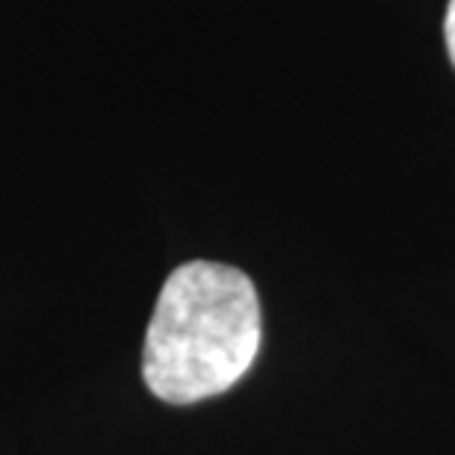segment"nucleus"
Masks as SVG:
<instances>
[{
	"label": "nucleus",
	"mask_w": 455,
	"mask_h": 455,
	"mask_svg": "<svg viewBox=\"0 0 455 455\" xmlns=\"http://www.w3.org/2000/svg\"><path fill=\"white\" fill-rule=\"evenodd\" d=\"M260 302L243 269L189 260L163 284L142 349V379L169 405L234 387L258 358Z\"/></svg>",
	"instance_id": "1"
},
{
	"label": "nucleus",
	"mask_w": 455,
	"mask_h": 455,
	"mask_svg": "<svg viewBox=\"0 0 455 455\" xmlns=\"http://www.w3.org/2000/svg\"><path fill=\"white\" fill-rule=\"evenodd\" d=\"M443 33H447V51H450V60L455 66V0H450V6H447V24H443Z\"/></svg>",
	"instance_id": "2"
}]
</instances>
